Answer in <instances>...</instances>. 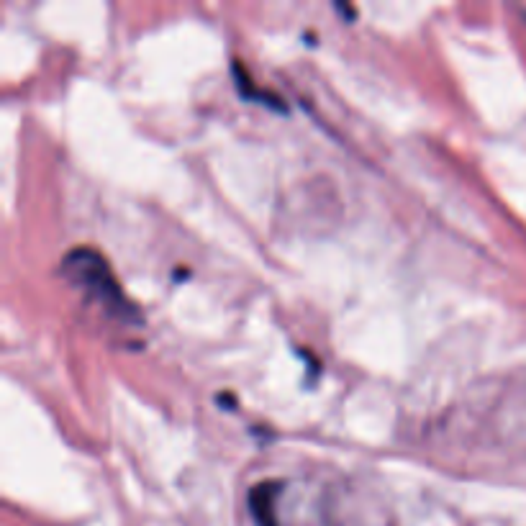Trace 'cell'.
Listing matches in <instances>:
<instances>
[{
    "label": "cell",
    "instance_id": "6da1fadb",
    "mask_svg": "<svg viewBox=\"0 0 526 526\" xmlns=\"http://www.w3.org/2000/svg\"><path fill=\"white\" fill-rule=\"evenodd\" d=\"M62 272L75 288L85 290L90 298L101 303L108 314L126 319L131 314V306L121 288L113 280L111 270H108L106 260L93 249H72L70 255L62 260Z\"/></svg>",
    "mask_w": 526,
    "mask_h": 526
},
{
    "label": "cell",
    "instance_id": "7a4b0ae2",
    "mask_svg": "<svg viewBox=\"0 0 526 526\" xmlns=\"http://www.w3.org/2000/svg\"><path fill=\"white\" fill-rule=\"evenodd\" d=\"M283 493V483L280 480H265V483L255 485L249 491V511L257 526H278V498Z\"/></svg>",
    "mask_w": 526,
    "mask_h": 526
}]
</instances>
